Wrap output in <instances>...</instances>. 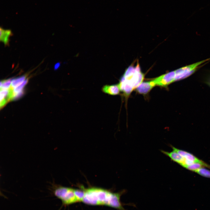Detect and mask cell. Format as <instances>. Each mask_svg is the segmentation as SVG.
I'll list each match as a JSON object with an SVG mask.
<instances>
[{
  "mask_svg": "<svg viewBox=\"0 0 210 210\" xmlns=\"http://www.w3.org/2000/svg\"><path fill=\"white\" fill-rule=\"evenodd\" d=\"M85 195L82 202L90 205H104L118 210H126L123 206L120 198L125 193V190L116 193L102 188L92 187L84 189Z\"/></svg>",
  "mask_w": 210,
  "mask_h": 210,
  "instance_id": "obj_1",
  "label": "cell"
},
{
  "mask_svg": "<svg viewBox=\"0 0 210 210\" xmlns=\"http://www.w3.org/2000/svg\"><path fill=\"white\" fill-rule=\"evenodd\" d=\"M144 75L141 71L139 65L130 66L121 78L118 84L120 90L126 97H128L132 91L142 83Z\"/></svg>",
  "mask_w": 210,
  "mask_h": 210,
  "instance_id": "obj_2",
  "label": "cell"
},
{
  "mask_svg": "<svg viewBox=\"0 0 210 210\" xmlns=\"http://www.w3.org/2000/svg\"><path fill=\"white\" fill-rule=\"evenodd\" d=\"M51 188L54 196L60 200L63 205H68L79 201L76 196L74 189L55 183H51Z\"/></svg>",
  "mask_w": 210,
  "mask_h": 210,
  "instance_id": "obj_3",
  "label": "cell"
},
{
  "mask_svg": "<svg viewBox=\"0 0 210 210\" xmlns=\"http://www.w3.org/2000/svg\"><path fill=\"white\" fill-rule=\"evenodd\" d=\"M210 58L180 68L175 70V81L185 79L193 74Z\"/></svg>",
  "mask_w": 210,
  "mask_h": 210,
  "instance_id": "obj_4",
  "label": "cell"
},
{
  "mask_svg": "<svg viewBox=\"0 0 210 210\" xmlns=\"http://www.w3.org/2000/svg\"><path fill=\"white\" fill-rule=\"evenodd\" d=\"M170 147L172 148L173 151L178 153L188 161L193 163L199 164L204 167L210 169V165L198 158L193 154L185 150L176 148L171 145H170Z\"/></svg>",
  "mask_w": 210,
  "mask_h": 210,
  "instance_id": "obj_5",
  "label": "cell"
},
{
  "mask_svg": "<svg viewBox=\"0 0 210 210\" xmlns=\"http://www.w3.org/2000/svg\"><path fill=\"white\" fill-rule=\"evenodd\" d=\"M175 72L174 71L160 76L152 80L155 86L166 87L175 82Z\"/></svg>",
  "mask_w": 210,
  "mask_h": 210,
  "instance_id": "obj_6",
  "label": "cell"
},
{
  "mask_svg": "<svg viewBox=\"0 0 210 210\" xmlns=\"http://www.w3.org/2000/svg\"><path fill=\"white\" fill-rule=\"evenodd\" d=\"M160 151L164 155L169 158L172 161L182 167H184L186 164V159L178 153L173 150L171 152L163 150H161Z\"/></svg>",
  "mask_w": 210,
  "mask_h": 210,
  "instance_id": "obj_7",
  "label": "cell"
},
{
  "mask_svg": "<svg viewBox=\"0 0 210 210\" xmlns=\"http://www.w3.org/2000/svg\"><path fill=\"white\" fill-rule=\"evenodd\" d=\"M155 85L153 80L142 82L136 88L139 94H146L148 93Z\"/></svg>",
  "mask_w": 210,
  "mask_h": 210,
  "instance_id": "obj_8",
  "label": "cell"
},
{
  "mask_svg": "<svg viewBox=\"0 0 210 210\" xmlns=\"http://www.w3.org/2000/svg\"><path fill=\"white\" fill-rule=\"evenodd\" d=\"M102 92L106 94L112 95L119 94L120 91L118 84L104 85L102 87Z\"/></svg>",
  "mask_w": 210,
  "mask_h": 210,
  "instance_id": "obj_9",
  "label": "cell"
},
{
  "mask_svg": "<svg viewBox=\"0 0 210 210\" xmlns=\"http://www.w3.org/2000/svg\"><path fill=\"white\" fill-rule=\"evenodd\" d=\"M10 100H11V94L10 88L8 90H1V108L3 107Z\"/></svg>",
  "mask_w": 210,
  "mask_h": 210,
  "instance_id": "obj_10",
  "label": "cell"
},
{
  "mask_svg": "<svg viewBox=\"0 0 210 210\" xmlns=\"http://www.w3.org/2000/svg\"><path fill=\"white\" fill-rule=\"evenodd\" d=\"M0 40L5 45L7 44L9 37L12 34L11 32L9 30L4 29L1 28L0 30Z\"/></svg>",
  "mask_w": 210,
  "mask_h": 210,
  "instance_id": "obj_11",
  "label": "cell"
},
{
  "mask_svg": "<svg viewBox=\"0 0 210 210\" xmlns=\"http://www.w3.org/2000/svg\"><path fill=\"white\" fill-rule=\"evenodd\" d=\"M26 75L12 79L10 89H13L21 84L27 78Z\"/></svg>",
  "mask_w": 210,
  "mask_h": 210,
  "instance_id": "obj_12",
  "label": "cell"
},
{
  "mask_svg": "<svg viewBox=\"0 0 210 210\" xmlns=\"http://www.w3.org/2000/svg\"><path fill=\"white\" fill-rule=\"evenodd\" d=\"M204 167L200 168L194 172L204 177L210 178V170Z\"/></svg>",
  "mask_w": 210,
  "mask_h": 210,
  "instance_id": "obj_13",
  "label": "cell"
},
{
  "mask_svg": "<svg viewBox=\"0 0 210 210\" xmlns=\"http://www.w3.org/2000/svg\"><path fill=\"white\" fill-rule=\"evenodd\" d=\"M12 79L4 80L0 82L1 90H8L10 87Z\"/></svg>",
  "mask_w": 210,
  "mask_h": 210,
  "instance_id": "obj_14",
  "label": "cell"
},
{
  "mask_svg": "<svg viewBox=\"0 0 210 210\" xmlns=\"http://www.w3.org/2000/svg\"><path fill=\"white\" fill-rule=\"evenodd\" d=\"M203 167H204L199 164L193 163L190 164L186 165L184 168L194 172L195 170Z\"/></svg>",
  "mask_w": 210,
  "mask_h": 210,
  "instance_id": "obj_15",
  "label": "cell"
},
{
  "mask_svg": "<svg viewBox=\"0 0 210 210\" xmlns=\"http://www.w3.org/2000/svg\"><path fill=\"white\" fill-rule=\"evenodd\" d=\"M60 65V62L56 63L54 67V69L56 70L58 69Z\"/></svg>",
  "mask_w": 210,
  "mask_h": 210,
  "instance_id": "obj_16",
  "label": "cell"
}]
</instances>
